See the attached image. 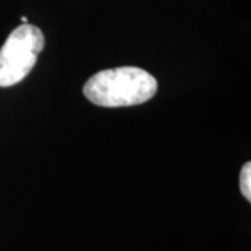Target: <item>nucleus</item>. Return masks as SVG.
Segmentation results:
<instances>
[{
	"mask_svg": "<svg viewBox=\"0 0 251 251\" xmlns=\"http://www.w3.org/2000/svg\"><path fill=\"white\" fill-rule=\"evenodd\" d=\"M82 91L85 98L98 106L120 108L150 100L158 91V82L143 69L117 67L92 75Z\"/></svg>",
	"mask_w": 251,
	"mask_h": 251,
	"instance_id": "f257e3e1",
	"label": "nucleus"
},
{
	"mask_svg": "<svg viewBox=\"0 0 251 251\" xmlns=\"http://www.w3.org/2000/svg\"><path fill=\"white\" fill-rule=\"evenodd\" d=\"M45 38L38 27L24 24L16 28L0 49V87L24 80L35 66Z\"/></svg>",
	"mask_w": 251,
	"mask_h": 251,
	"instance_id": "f03ea898",
	"label": "nucleus"
},
{
	"mask_svg": "<svg viewBox=\"0 0 251 251\" xmlns=\"http://www.w3.org/2000/svg\"><path fill=\"white\" fill-rule=\"evenodd\" d=\"M251 163L247 162L243 166L242 173H240V190L243 196L247 198L249 201L251 200Z\"/></svg>",
	"mask_w": 251,
	"mask_h": 251,
	"instance_id": "7ed1b4c3",
	"label": "nucleus"
}]
</instances>
